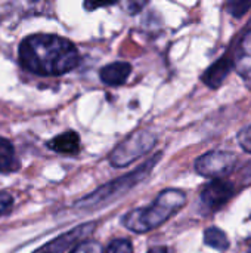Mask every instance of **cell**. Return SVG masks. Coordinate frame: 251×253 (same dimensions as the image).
Returning <instances> with one entry per match:
<instances>
[{
	"label": "cell",
	"instance_id": "cell-1",
	"mask_svg": "<svg viewBox=\"0 0 251 253\" xmlns=\"http://www.w3.org/2000/svg\"><path fill=\"white\" fill-rule=\"evenodd\" d=\"M19 64L38 76H61L78 65L77 47L61 36L33 34L19 44Z\"/></svg>",
	"mask_w": 251,
	"mask_h": 253
},
{
	"label": "cell",
	"instance_id": "cell-2",
	"mask_svg": "<svg viewBox=\"0 0 251 253\" xmlns=\"http://www.w3.org/2000/svg\"><path fill=\"white\" fill-rule=\"evenodd\" d=\"M185 205L186 194L180 190L169 188L161 191L149 206L129 212L123 218V224L133 233H149L169 221Z\"/></svg>",
	"mask_w": 251,
	"mask_h": 253
},
{
	"label": "cell",
	"instance_id": "cell-3",
	"mask_svg": "<svg viewBox=\"0 0 251 253\" xmlns=\"http://www.w3.org/2000/svg\"><path fill=\"white\" fill-rule=\"evenodd\" d=\"M160 159H161V153H158L155 157H151L145 165L135 169L132 173H127V175L115 179V181H111V182L105 184L104 187L98 188L96 191H93L92 194L86 196L84 199L78 200L75 208L83 209V211H90V209H98V208H102L108 203L115 202L118 197H123L132 188H135L142 181H145Z\"/></svg>",
	"mask_w": 251,
	"mask_h": 253
},
{
	"label": "cell",
	"instance_id": "cell-4",
	"mask_svg": "<svg viewBox=\"0 0 251 253\" xmlns=\"http://www.w3.org/2000/svg\"><path fill=\"white\" fill-rule=\"evenodd\" d=\"M157 136L149 130H136L120 142L109 154V163L114 168H124L146 154L155 144Z\"/></svg>",
	"mask_w": 251,
	"mask_h": 253
},
{
	"label": "cell",
	"instance_id": "cell-5",
	"mask_svg": "<svg viewBox=\"0 0 251 253\" xmlns=\"http://www.w3.org/2000/svg\"><path fill=\"white\" fill-rule=\"evenodd\" d=\"M237 156L226 151H212L195 162V170L206 178L222 179L231 175L237 166Z\"/></svg>",
	"mask_w": 251,
	"mask_h": 253
},
{
	"label": "cell",
	"instance_id": "cell-6",
	"mask_svg": "<svg viewBox=\"0 0 251 253\" xmlns=\"http://www.w3.org/2000/svg\"><path fill=\"white\" fill-rule=\"evenodd\" d=\"M234 196V187L225 179H213L209 182L201 193L203 205L210 211H217Z\"/></svg>",
	"mask_w": 251,
	"mask_h": 253
},
{
	"label": "cell",
	"instance_id": "cell-7",
	"mask_svg": "<svg viewBox=\"0 0 251 253\" xmlns=\"http://www.w3.org/2000/svg\"><path fill=\"white\" fill-rule=\"evenodd\" d=\"M95 230V224H83L75 227L74 230L56 237L55 240L49 242L47 245H44L43 248L37 249L34 253H64L67 249H70L72 245H75L78 240H81L83 237H87L93 233Z\"/></svg>",
	"mask_w": 251,
	"mask_h": 253
},
{
	"label": "cell",
	"instance_id": "cell-8",
	"mask_svg": "<svg viewBox=\"0 0 251 253\" xmlns=\"http://www.w3.org/2000/svg\"><path fill=\"white\" fill-rule=\"evenodd\" d=\"M234 68V61L229 56H222L219 58L213 65H210L207 68V71L203 74V82L212 87V89H217L223 84L225 79L229 76L231 70Z\"/></svg>",
	"mask_w": 251,
	"mask_h": 253
},
{
	"label": "cell",
	"instance_id": "cell-9",
	"mask_svg": "<svg viewBox=\"0 0 251 253\" xmlns=\"http://www.w3.org/2000/svg\"><path fill=\"white\" fill-rule=\"evenodd\" d=\"M238 74L246 82L247 87L251 89V31L246 34V37L241 40L240 47L237 50V58L234 62Z\"/></svg>",
	"mask_w": 251,
	"mask_h": 253
},
{
	"label": "cell",
	"instance_id": "cell-10",
	"mask_svg": "<svg viewBox=\"0 0 251 253\" xmlns=\"http://www.w3.org/2000/svg\"><path fill=\"white\" fill-rule=\"evenodd\" d=\"M132 73V67L129 62H112L105 65L99 76L101 80L108 86H120L123 84Z\"/></svg>",
	"mask_w": 251,
	"mask_h": 253
},
{
	"label": "cell",
	"instance_id": "cell-11",
	"mask_svg": "<svg viewBox=\"0 0 251 253\" xmlns=\"http://www.w3.org/2000/svg\"><path fill=\"white\" fill-rule=\"evenodd\" d=\"M47 147L59 154H75L80 150V136L75 132L68 130L50 139L47 142Z\"/></svg>",
	"mask_w": 251,
	"mask_h": 253
},
{
	"label": "cell",
	"instance_id": "cell-12",
	"mask_svg": "<svg viewBox=\"0 0 251 253\" xmlns=\"http://www.w3.org/2000/svg\"><path fill=\"white\" fill-rule=\"evenodd\" d=\"M16 169H19V160L15 156L12 142L0 136V172L10 173Z\"/></svg>",
	"mask_w": 251,
	"mask_h": 253
},
{
	"label": "cell",
	"instance_id": "cell-13",
	"mask_svg": "<svg viewBox=\"0 0 251 253\" xmlns=\"http://www.w3.org/2000/svg\"><path fill=\"white\" fill-rule=\"evenodd\" d=\"M204 242H206V245H209L213 249H217L220 252H223V251H226L229 248L228 236L220 228H216V227H212V228H207L206 230V233H204Z\"/></svg>",
	"mask_w": 251,
	"mask_h": 253
},
{
	"label": "cell",
	"instance_id": "cell-14",
	"mask_svg": "<svg viewBox=\"0 0 251 253\" xmlns=\"http://www.w3.org/2000/svg\"><path fill=\"white\" fill-rule=\"evenodd\" d=\"M105 253H133L132 243L126 239H117L109 243Z\"/></svg>",
	"mask_w": 251,
	"mask_h": 253
},
{
	"label": "cell",
	"instance_id": "cell-15",
	"mask_svg": "<svg viewBox=\"0 0 251 253\" xmlns=\"http://www.w3.org/2000/svg\"><path fill=\"white\" fill-rule=\"evenodd\" d=\"M71 253H104V249L98 242L87 240V242H81L80 245H77Z\"/></svg>",
	"mask_w": 251,
	"mask_h": 253
},
{
	"label": "cell",
	"instance_id": "cell-16",
	"mask_svg": "<svg viewBox=\"0 0 251 253\" xmlns=\"http://www.w3.org/2000/svg\"><path fill=\"white\" fill-rule=\"evenodd\" d=\"M251 7V1H231L228 3V9L234 16H243Z\"/></svg>",
	"mask_w": 251,
	"mask_h": 253
},
{
	"label": "cell",
	"instance_id": "cell-17",
	"mask_svg": "<svg viewBox=\"0 0 251 253\" xmlns=\"http://www.w3.org/2000/svg\"><path fill=\"white\" fill-rule=\"evenodd\" d=\"M238 142L241 145V148L247 153H251V125L244 127L240 133H238Z\"/></svg>",
	"mask_w": 251,
	"mask_h": 253
},
{
	"label": "cell",
	"instance_id": "cell-18",
	"mask_svg": "<svg viewBox=\"0 0 251 253\" xmlns=\"http://www.w3.org/2000/svg\"><path fill=\"white\" fill-rule=\"evenodd\" d=\"M13 206V199L9 193L0 191V216L7 213Z\"/></svg>",
	"mask_w": 251,
	"mask_h": 253
},
{
	"label": "cell",
	"instance_id": "cell-19",
	"mask_svg": "<svg viewBox=\"0 0 251 253\" xmlns=\"http://www.w3.org/2000/svg\"><path fill=\"white\" fill-rule=\"evenodd\" d=\"M146 3L145 1H132V3H127V12L129 13H138Z\"/></svg>",
	"mask_w": 251,
	"mask_h": 253
},
{
	"label": "cell",
	"instance_id": "cell-20",
	"mask_svg": "<svg viewBox=\"0 0 251 253\" xmlns=\"http://www.w3.org/2000/svg\"><path fill=\"white\" fill-rule=\"evenodd\" d=\"M112 3H84V7L86 9H95V7H101V6H109Z\"/></svg>",
	"mask_w": 251,
	"mask_h": 253
},
{
	"label": "cell",
	"instance_id": "cell-21",
	"mask_svg": "<svg viewBox=\"0 0 251 253\" xmlns=\"http://www.w3.org/2000/svg\"><path fill=\"white\" fill-rule=\"evenodd\" d=\"M148 253H169V251L164 246H155V248H151Z\"/></svg>",
	"mask_w": 251,
	"mask_h": 253
},
{
	"label": "cell",
	"instance_id": "cell-22",
	"mask_svg": "<svg viewBox=\"0 0 251 253\" xmlns=\"http://www.w3.org/2000/svg\"><path fill=\"white\" fill-rule=\"evenodd\" d=\"M250 253H251V252H250Z\"/></svg>",
	"mask_w": 251,
	"mask_h": 253
}]
</instances>
